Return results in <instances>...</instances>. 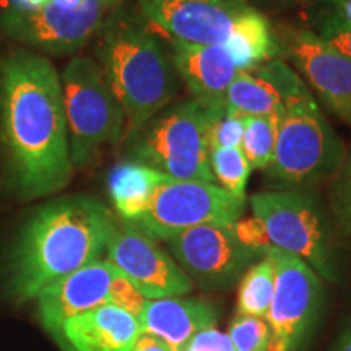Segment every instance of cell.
<instances>
[{
	"label": "cell",
	"mask_w": 351,
	"mask_h": 351,
	"mask_svg": "<svg viewBox=\"0 0 351 351\" xmlns=\"http://www.w3.org/2000/svg\"><path fill=\"white\" fill-rule=\"evenodd\" d=\"M116 275L117 270L111 263L101 258L44 288L34 298L44 328L56 337L70 319L111 304V288Z\"/></svg>",
	"instance_id": "15"
},
{
	"label": "cell",
	"mask_w": 351,
	"mask_h": 351,
	"mask_svg": "<svg viewBox=\"0 0 351 351\" xmlns=\"http://www.w3.org/2000/svg\"><path fill=\"white\" fill-rule=\"evenodd\" d=\"M108 7L101 0H85L65 8L52 0L36 12L7 10L0 15V29L8 36L52 54H70L85 46L101 29Z\"/></svg>",
	"instance_id": "12"
},
{
	"label": "cell",
	"mask_w": 351,
	"mask_h": 351,
	"mask_svg": "<svg viewBox=\"0 0 351 351\" xmlns=\"http://www.w3.org/2000/svg\"><path fill=\"white\" fill-rule=\"evenodd\" d=\"M280 112L282 111L269 117H243L244 134L241 150L254 169H267L271 163L278 135Z\"/></svg>",
	"instance_id": "23"
},
{
	"label": "cell",
	"mask_w": 351,
	"mask_h": 351,
	"mask_svg": "<svg viewBox=\"0 0 351 351\" xmlns=\"http://www.w3.org/2000/svg\"><path fill=\"white\" fill-rule=\"evenodd\" d=\"M210 169L219 187L234 197L245 199V186L252 168L241 148H215L210 152Z\"/></svg>",
	"instance_id": "24"
},
{
	"label": "cell",
	"mask_w": 351,
	"mask_h": 351,
	"mask_svg": "<svg viewBox=\"0 0 351 351\" xmlns=\"http://www.w3.org/2000/svg\"><path fill=\"white\" fill-rule=\"evenodd\" d=\"M165 243L192 283L207 291L231 288L267 252L244 243L236 225L192 228Z\"/></svg>",
	"instance_id": "10"
},
{
	"label": "cell",
	"mask_w": 351,
	"mask_h": 351,
	"mask_svg": "<svg viewBox=\"0 0 351 351\" xmlns=\"http://www.w3.org/2000/svg\"><path fill=\"white\" fill-rule=\"evenodd\" d=\"M101 29L99 65L124 109L130 135L173 103L179 75L173 57L137 16L116 12Z\"/></svg>",
	"instance_id": "3"
},
{
	"label": "cell",
	"mask_w": 351,
	"mask_h": 351,
	"mask_svg": "<svg viewBox=\"0 0 351 351\" xmlns=\"http://www.w3.org/2000/svg\"><path fill=\"white\" fill-rule=\"evenodd\" d=\"M142 333L138 317L104 304L65 322L56 339L67 351H132Z\"/></svg>",
	"instance_id": "17"
},
{
	"label": "cell",
	"mask_w": 351,
	"mask_h": 351,
	"mask_svg": "<svg viewBox=\"0 0 351 351\" xmlns=\"http://www.w3.org/2000/svg\"><path fill=\"white\" fill-rule=\"evenodd\" d=\"M106 261L138 289L147 300L186 296L194 283L156 239L124 221L108 243Z\"/></svg>",
	"instance_id": "11"
},
{
	"label": "cell",
	"mask_w": 351,
	"mask_h": 351,
	"mask_svg": "<svg viewBox=\"0 0 351 351\" xmlns=\"http://www.w3.org/2000/svg\"><path fill=\"white\" fill-rule=\"evenodd\" d=\"M145 20L173 41L225 49L241 20L254 10L245 0H138Z\"/></svg>",
	"instance_id": "13"
},
{
	"label": "cell",
	"mask_w": 351,
	"mask_h": 351,
	"mask_svg": "<svg viewBox=\"0 0 351 351\" xmlns=\"http://www.w3.org/2000/svg\"><path fill=\"white\" fill-rule=\"evenodd\" d=\"M251 70L256 72L258 77H262L263 80L269 82L278 91V95L283 99V106L314 99V96L311 95L309 88L306 86L302 78L298 75L295 70L289 69V65L283 60L271 59L269 62Z\"/></svg>",
	"instance_id": "25"
},
{
	"label": "cell",
	"mask_w": 351,
	"mask_h": 351,
	"mask_svg": "<svg viewBox=\"0 0 351 351\" xmlns=\"http://www.w3.org/2000/svg\"><path fill=\"white\" fill-rule=\"evenodd\" d=\"M101 2H103L106 7H117L122 0H101Z\"/></svg>",
	"instance_id": "34"
},
{
	"label": "cell",
	"mask_w": 351,
	"mask_h": 351,
	"mask_svg": "<svg viewBox=\"0 0 351 351\" xmlns=\"http://www.w3.org/2000/svg\"><path fill=\"white\" fill-rule=\"evenodd\" d=\"M62 98L69 129L70 161L85 168L103 145L117 143L125 130V114L104 77L90 57H77L62 73Z\"/></svg>",
	"instance_id": "7"
},
{
	"label": "cell",
	"mask_w": 351,
	"mask_h": 351,
	"mask_svg": "<svg viewBox=\"0 0 351 351\" xmlns=\"http://www.w3.org/2000/svg\"><path fill=\"white\" fill-rule=\"evenodd\" d=\"M217 119L199 101L165 108L132 132L129 153L135 163L179 181L215 182L210 169V125Z\"/></svg>",
	"instance_id": "4"
},
{
	"label": "cell",
	"mask_w": 351,
	"mask_h": 351,
	"mask_svg": "<svg viewBox=\"0 0 351 351\" xmlns=\"http://www.w3.org/2000/svg\"><path fill=\"white\" fill-rule=\"evenodd\" d=\"M218 319L212 302L186 296L148 300L138 317L142 332L163 340L171 351H181L197 333L217 327Z\"/></svg>",
	"instance_id": "18"
},
{
	"label": "cell",
	"mask_w": 351,
	"mask_h": 351,
	"mask_svg": "<svg viewBox=\"0 0 351 351\" xmlns=\"http://www.w3.org/2000/svg\"><path fill=\"white\" fill-rule=\"evenodd\" d=\"M132 351H171L169 346L160 340L158 337H153L150 333H140V337L135 341Z\"/></svg>",
	"instance_id": "30"
},
{
	"label": "cell",
	"mask_w": 351,
	"mask_h": 351,
	"mask_svg": "<svg viewBox=\"0 0 351 351\" xmlns=\"http://www.w3.org/2000/svg\"><path fill=\"white\" fill-rule=\"evenodd\" d=\"M332 351H351V320L343 327Z\"/></svg>",
	"instance_id": "33"
},
{
	"label": "cell",
	"mask_w": 351,
	"mask_h": 351,
	"mask_svg": "<svg viewBox=\"0 0 351 351\" xmlns=\"http://www.w3.org/2000/svg\"><path fill=\"white\" fill-rule=\"evenodd\" d=\"M327 2H330L333 8L330 16L340 21L341 25L351 28V0H327Z\"/></svg>",
	"instance_id": "31"
},
{
	"label": "cell",
	"mask_w": 351,
	"mask_h": 351,
	"mask_svg": "<svg viewBox=\"0 0 351 351\" xmlns=\"http://www.w3.org/2000/svg\"><path fill=\"white\" fill-rule=\"evenodd\" d=\"M245 199L234 197L215 182L166 178L156 187L147 210L132 221L156 241H168L199 226H234Z\"/></svg>",
	"instance_id": "8"
},
{
	"label": "cell",
	"mask_w": 351,
	"mask_h": 351,
	"mask_svg": "<svg viewBox=\"0 0 351 351\" xmlns=\"http://www.w3.org/2000/svg\"><path fill=\"white\" fill-rule=\"evenodd\" d=\"M0 152L7 181L23 199L49 195L72 178L60 78L32 52L0 62Z\"/></svg>",
	"instance_id": "1"
},
{
	"label": "cell",
	"mask_w": 351,
	"mask_h": 351,
	"mask_svg": "<svg viewBox=\"0 0 351 351\" xmlns=\"http://www.w3.org/2000/svg\"><path fill=\"white\" fill-rule=\"evenodd\" d=\"M117 223L103 202L73 195L51 202L26 223L7 262V291L15 302L106 254Z\"/></svg>",
	"instance_id": "2"
},
{
	"label": "cell",
	"mask_w": 351,
	"mask_h": 351,
	"mask_svg": "<svg viewBox=\"0 0 351 351\" xmlns=\"http://www.w3.org/2000/svg\"><path fill=\"white\" fill-rule=\"evenodd\" d=\"M181 351H195V350H192V348H189V346H184V348L181 350Z\"/></svg>",
	"instance_id": "35"
},
{
	"label": "cell",
	"mask_w": 351,
	"mask_h": 351,
	"mask_svg": "<svg viewBox=\"0 0 351 351\" xmlns=\"http://www.w3.org/2000/svg\"><path fill=\"white\" fill-rule=\"evenodd\" d=\"M228 337L236 351H269L270 330L265 319L236 314L228 328Z\"/></svg>",
	"instance_id": "26"
},
{
	"label": "cell",
	"mask_w": 351,
	"mask_h": 351,
	"mask_svg": "<svg viewBox=\"0 0 351 351\" xmlns=\"http://www.w3.org/2000/svg\"><path fill=\"white\" fill-rule=\"evenodd\" d=\"M274 263V296L267 314L269 351H298L322 313L326 288L322 278L293 254L270 245Z\"/></svg>",
	"instance_id": "9"
},
{
	"label": "cell",
	"mask_w": 351,
	"mask_h": 351,
	"mask_svg": "<svg viewBox=\"0 0 351 351\" xmlns=\"http://www.w3.org/2000/svg\"><path fill=\"white\" fill-rule=\"evenodd\" d=\"M52 0H10V8L8 10L15 12H36L44 8Z\"/></svg>",
	"instance_id": "32"
},
{
	"label": "cell",
	"mask_w": 351,
	"mask_h": 351,
	"mask_svg": "<svg viewBox=\"0 0 351 351\" xmlns=\"http://www.w3.org/2000/svg\"><path fill=\"white\" fill-rule=\"evenodd\" d=\"M244 134L243 117H221L210 125V152L215 148H241Z\"/></svg>",
	"instance_id": "28"
},
{
	"label": "cell",
	"mask_w": 351,
	"mask_h": 351,
	"mask_svg": "<svg viewBox=\"0 0 351 351\" xmlns=\"http://www.w3.org/2000/svg\"><path fill=\"white\" fill-rule=\"evenodd\" d=\"M254 219L270 245L293 254L326 282H340V265L317 200L296 189L261 192L251 197Z\"/></svg>",
	"instance_id": "6"
},
{
	"label": "cell",
	"mask_w": 351,
	"mask_h": 351,
	"mask_svg": "<svg viewBox=\"0 0 351 351\" xmlns=\"http://www.w3.org/2000/svg\"><path fill=\"white\" fill-rule=\"evenodd\" d=\"M285 56L322 103L351 127V59L309 29H287Z\"/></svg>",
	"instance_id": "14"
},
{
	"label": "cell",
	"mask_w": 351,
	"mask_h": 351,
	"mask_svg": "<svg viewBox=\"0 0 351 351\" xmlns=\"http://www.w3.org/2000/svg\"><path fill=\"white\" fill-rule=\"evenodd\" d=\"M274 263L267 254L241 276L238 288V315L265 319L274 296Z\"/></svg>",
	"instance_id": "22"
},
{
	"label": "cell",
	"mask_w": 351,
	"mask_h": 351,
	"mask_svg": "<svg viewBox=\"0 0 351 351\" xmlns=\"http://www.w3.org/2000/svg\"><path fill=\"white\" fill-rule=\"evenodd\" d=\"M315 34L351 59V28H348V26L341 25L340 21H337L333 16L328 15L322 21V25H320L319 33Z\"/></svg>",
	"instance_id": "29"
},
{
	"label": "cell",
	"mask_w": 351,
	"mask_h": 351,
	"mask_svg": "<svg viewBox=\"0 0 351 351\" xmlns=\"http://www.w3.org/2000/svg\"><path fill=\"white\" fill-rule=\"evenodd\" d=\"M171 57L192 99L199 101L212 116L225 117L226 91L239 72L228 51L219 46L173 41Z\"/></svg>",
	"instance_id": "16"
},
{
	"label": "cell",
	"mask_w": 351,
	"mask_h": 351,
	"mask_svg": "<svg viewBox=\"0 0 351 351\" xmlns=\"http://www.w3.org/2000/svg\"><path fill=\"white\" fill-rule=\"evenodd\" d=\"M283 108L278 91L252 70H239L225 96V117H269Z\"/></svg>",
	"instance_id": "21"
},
{
	"label": "cell",
	"mask_w": 351,
	"mask_h": 351,
	"mask_svg": "<svg viewBox=\"0 0 351 351\" xmlns=\"http://www.w3.org/2000/svg\"><path fill=\"white\" fill-rule=\"evenodd\" d=\"M346 160L345 145L328 124L315 99L285 106L269 179L276 186L296 189L335 178Z\"/></svg>",
	"instance_id": "5"
},
{
	"label": "cell",
	"mask_w": 351,
	"mask_h": 351,
	"mask_svg": "<svg viewBox=\"0 0 351 351\" xmlns=\"http://www.w3.org/2000/svg\"><path fill=\"white\" fill-rule=\"evenodd\" d=\"M332 210L340 230L351 238V158L345 160L332 187Z\"/></svg>",
	"instance_id": "27"
},
{
	"label": "cell",
	"mask_w": 351,
	"mask_h": 351,
	"mask_svg": "<svg viewBox=\"0 0 351 351\" xmlns=\"http://www.w3.org/2000/svg\"><path fill=\"white\" fill-rule=\"evenodd\" d=\"M166 178L168 176L135 161L114 166L109 173L108 187L114 207L122 219L135 221L150 205L156 187Z\"/></svg>",
	"instance_id": "19"
},
{
	"label": "cell",
	"mask_w": 351,
	"mask_h": 351,
	"mask_svg": "<svg viewBox=\"0 0 351 351\" xmlns=\"http://www.w3.org/2000/svg\"><path fill=\"white\" fill-rule=\"evenodd\" d=\"M225 49L238 70H251L275 59L280 47L270 21L254 8L241 20Z\"/></svg>",
	"instance_id": "20"
}]
</instances>
